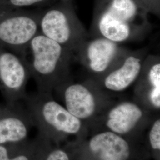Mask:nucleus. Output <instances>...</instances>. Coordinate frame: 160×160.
I'll return each instance as SVG.
<instances>
[{
	"label": "nucleus",
	"mask_w": 160,
	"mask_h": 160,
	"mask_svg": "<svg viewBox=\"0 0 160 160\" xmlns=\"http://www.w3.org/2000/svg\"><path fill=\"white\" fill-rule=\"evenodd\" d=\"M68 145L72 160L151 159L145 141H132L107 130L90 131L80 141Z\"/></svg>",
	"instance_id": "nucleus-4"
},
{
	"label": "nucleus",
	"mask_w": 160,
	"mask_h": 160,
	"mask_svg": "<svg viewBox=\"0 0 160 160\" xmlns=\"http://www.w3.org/2000/svg\"><path fill=\"white\" fill-rule=\"evenodd\" d=\"M145 142L151 160H160V117L157 114L145 133Z\"/></svg>",
	"instance_id": "nucleus-16"
},
{
	"label": "nucleus",
	"mask_w": 160,
	"mask_h": 160,
	"mask_svg": "<svg viewBox=\"0 0 160 160\" xmlns=\"http://www.w3.org/2000/svg\"><path fill=\"white\" fill-rule=\"evenodd\" d=\"M148 52L147 47L134 51L129 50L115 67L94 81L102 89L112 95L125 92L137 80Z\"/></svg>",
	"instance_id": "nucleus-11"
},
{
	"label": "nucleus",
	"mask_w": 160,
	"mask_h": 160,
	"mask_svg": "<svg viewBox=\"0 0 160 160\" xmlns=\"http://www.w3.org/2000/svg\"><path fill=\"white\" fill-rule=\"evenodd\" d=\"M34 124L24 104H0V145L28 139Z\"/></svg>",
	"instance_id": "nucleus-13"
},
{
	"label": "nucleus",
	"mask_w": 160,
	"mask_h": 160,
	"mask_svg": "<svg viewBox=\"0 0 160 160\" xmlns=\"http://www.w3.org/2000/svg\"><path fill=\"white\" fill-rule=\"evenodd\" d=\"M151 28L135 0H112L93 21L88 36L120 43L143 39Z\"/></svg>",
	"instance_id": "nucleus-3"
},
{
	"label": "nucleus",
	"mask_w": 160,
	"mask_h": 160,
	"mask_svg": "<svg viewBox=\"0 0 160 160\" xmlns=\"http://www.w3.org/2000/svg\"><path fill=\"white\" fill-rule=\"evenodd\" d=\"M151 160V159H147V160Z\"/></svg>",
	"instance_id": "nucleus-18"
},
{
	"label": "nucleus",
	"mask_w": 160,
	"mask_h": 160,
	"mask_svg": "<svg viewBox=\"0 0 160 160\" xmlns=\"http://www.w3.org/2000/svg\"><path fill=\"white\" fill-rule=\"evenodd\" d=\"M38 136L39 145L34 160H72L71 149L69 145H57L39 133Z\"/></svg>",
	"instance_id": "nucleus-15"
},
{
	"label": "nucleus",
	"mask_w": 160,
	"mask_h": 160,
	"mask_svg": "<svg viewBox=\"0 0 160 160\" xmlns=\"http://www.w3.org/2000/svg\"><path fill=\"white\" fill-rule=\"evenodd\" d=\"M133 100L155 114H160V57L148 54L134 84Z\"/></svg>",
	"instance_id": "nucleus-12"
},
{
	"label": "nucleus",
	"mask_w": 160,
	"mask_h": 160,
	"mask_svg": "<svg viewBox=\"0 0 160 160\" xmlns=\"http://www.w3.org/2000/svg\"><path fill=\"white\" fill-rule=\"evenodd\" d=\"M157 114L133 100H116L90 131L107 130L130 140L145 141L146 131Z\"/></svg>",
	"instance_id": "nucleus-6"
},
{
	"label": "nucleus",
	"mask_w": 160,
	"mask_h": 160,
	"mask_svg": "<svg viewBox=\"0 0 160 160\" xmlns=\"http://www.w3.org/2000/svg\"><path fill=\"white\" fill-rule=\"evenodd\" d=\"M39 137L18 142L0 145V160H34Z\"/></svg>",
	"instance_id": "nucleus-14"
},
{
	"label": "nucleus",
	"mask_w": 160,
	"mask_h": 160,
	"mask_svg": "<svg viewBox=\"0 0 160 160\" xmlns=\"http://www.w3.org/2000/svg\"><path fill=\"white\" fill-rule=\"evenodd\" d=\"M53 92L69 112L85 123L89 131L116 101L115 96L103 90L90 78L74 82L72 78L58 86Z\"/></svg>",
	"instance_id": "nucleus-5"
},
{
	"label": "nucleus",
	"mask_w": 160,
	"mask_h": 160,
	"mask_svg": "<svg viewBox=\"0 0 160 160\" xmlns=\"http://www.w3.org/2000/svg\"><path fill=\"white\" fill-rule=\"evenodd\" d=\"M24 105L39 133L59 145L74 143L86 137L89 130L81 120L58 103L52 94H28Z\"/></svg>",
	"instance_id": "nucleus-1"
},
{
	"label": "nucleus",
	"mask_w": 160,
	"mask_h": 160,
	"mask_svg": "<svg viewBox=\"0 0 160 160\" xmlns=\"http://www.w3.org/2000/svg\"><path fill=\"white\" fill-rule=\"evenodd\" d=\"M129 50L103 37L88 36L74 54L88 74L97 81L115 67Z\"/></svg>",
	"instance_id": "nucleus-7"
},
{
	"label": "nucleus",
	"mask_w": 160,
	"mask_h": 160,
	"mask_svg": "<svg viewBox=\"0 0 160 160\" xmlns=\"http://www.w3.org/2000/svg\"><path fill=\"white\" fill-rule=\"evenodd\" d=\"M24 58L38 92L53 94L58 86L72 78L74 53L40 32L31 40Z\"/></svg>",
	"instance_id": "nucleus-2"
},
{
	"label": "nucleus",
	"mask_w": 160,
	"mask_h": 160,
	"mask_svg": "<svg viewBox=\"0 0 160 160\" xmlns=\"http://www.w3.org/2000/svg\"><path fill=\"white\" fill-rule=\"evenodd\" d=\"M44 0H8L9 3L14 7H26L33 5Z\"/></svg>",
	"instance_id": "nucleus-17"
},
{
	"label": "nucleus",
	"mask_w": 160,
	"mask_h": 160,
	"mask_svg": "<svg viewBox=\"0 0 160 160\" xmlns=\"http://www.w3.org/2000/svg\"><path fill=\"white\" fill-rule=\"evenodd\" d=\"M39 17L0 13V47L24 57L29 44L40 32Z\"/></svg>",
	"instance_id": "nucleus-10"
},
{
	"label": "nucleus",
	"mask_w": 160,
	"mask_h": 160,
	"mask_svg": "<svg viewBox=\"0 0 160 160\" xmlns=\"http://www.w3.org/2000/svg\"><path fill=\"white\" fill-rule=\"evenodd\" d=\"M40 32L72 52L74 54L88 36L82 24L68 11L53 8L39 20Z\"/></svg>",
	"instance_id": "nucleus-8"
},
{
	"label": "nucleus",
	"mask_w": 160,
	"mask_h": 160,
	"mask_svg": "<svg viewBox=\"0 0 160 160\" xmlns=\"http://www.w3.org/2000/svg\"><path fill=\"white\" fill-rule=\"evenodd\" d=\"M30 77L24 58L0 47V92L7 104L23 102Z\"/></svg>",
	"instance_id": "nucleus-9"
}]
</instances>
